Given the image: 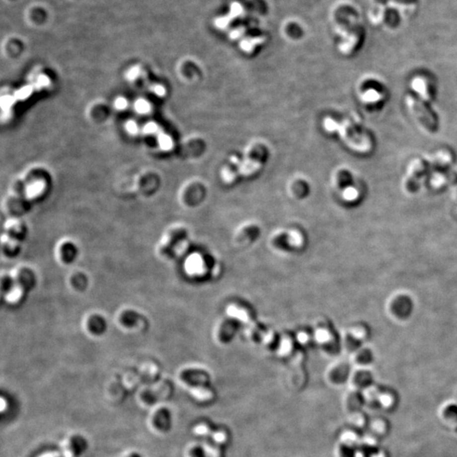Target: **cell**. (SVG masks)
Masks as SVG:
<instances>
[{"label":"cell","mask_w":457,"mask_h":457,"mask_svg":"<svg viewBox=\"0 0 457 457\" xmlns=\"http://www.w3.org/2000/svg\"><path fill=\"white\" fill-rule=\"evenodd\" d=\"M315 342L328 355L339 353L342 346L341 339L334 330L333 324L326 317H317L313 325Z\"/></svg>","instance_id":"cell-1"},{"label":"cell","mask_w":457,"mask_h":457,"mask_svg":"<svg viewBox=\"0 0 457 457\" xmlns=\"http://www.w3.org/2000/svg\"><path fill=\"white\" fill-rule=\"evenodd\" d=\"M323 125L327 132H337L338 134H340V137L346 142V144L356 151L368 152L371 149V141L365 135L361 137L359 135L352 137L349 136L350 125L348 122L340 123L332 118L326 117L323 120Z\"/></svg>","instance_id":"cell-2"},{"label":"cell","mask_w":457,"mask_h":457,"mask_svg":"<svg viewBox=\"0 0 457 457\" xmlns=\"http://www.w3.org/2000/svg\"><path fill=\"white\" fill-rule=\"evenodd\" d=\"M239 323L230 317L219 320L214 328V339L220 346H226L231 342L237 333Z\"/></svg>","instance_id":"cell-3"},{"label":"cell","mask_w":457,"mask_h":457,"mask_svg":"<svg viewBox=\"0 0 457 457\" xmlns=\"http://www.w3.org/2000/svg\"><path fill=\"white\" fill-rule=\"evenodd\" d=\"M406 103L411 113L414 114L415 117L420 121L425 128L428 129L430 132H434L437 130V120L434 117V114L426 108L424 104L416 100L414 97L407 96L406 97Z\"/></svg>","instance_id":"cell-4"},{"label":"cell","mask_w":457,"mask_h":457,"mask_svg":"<svg viewBox=\"0 0 457 457\" xmlns=\"http://www.w3.org/2000/svg\"><path fill=\"white\" fill-rule=\"evenodd\" d=\"M181 380L190 386V391L210 387L211 378L203 369H186L181 373Z\"/></svg>","instance_id":"cell-5"},{"label":"cell","mask_w":457,"mask_h":457,"mask_svg":"<svg viewBox=\"0 0 457 457\" xmlns=\"http://www.w3.org/2000/svg\"><path fill=\"white\" fill-rule=\"evenodd\" d=\"M305 362L306 355L302 349H299L297 353L291 358V377L292 382L298 387H303L306 383Z\"/></svg>","instance_id":"cell-6"},{"label":"cell","mask_w":457,"mask_h":457,"mask_svg":"<svg viewBox=\"0 0 457 457\" xmlns=\"http://www.w3.org/2000/svg\"><path fill=\"white\" fill-rule=\"evenodd\" d=\"M260 234L258 226L255 225L243 226L234 233V241L238 247H247L256 241Z\"/></svg>","instance_id":"cell-7"},{"label":"cell","mask_w":457,"mask_h":457,"mask_svg":"<svg viewBox=\"0 0 457 457\" xmlns=\"http://www.w3.org/2000/svg\"><path fill=\"white\" fill-rule=\"evenodd\" d=\"M426 165L422 159L412 161L408 169L407 176L404 180V186L408 192H414L418 186V181L425 171Z\"/></svg>","instance_id":"cell-8"},{"label":"cell","mask_w":457,"mask_h":457,"mask_svg":"<svg viewBox=\"0 0 457 457\" xmlns=\"http://www.w3.org/2000/svg\"><path fill=\"white\" fill-rule=\"evenodd\" d=\"M226 314L227 317H230L232 319L237 321L238 323H243L245 325L256 321L251 309L249 308L248 306L238 303L229 304L226 307Z\"/></svg>","instance_id":"cell-9"},{"label":"cell","mask_w":457,"mask_h":457,"mask_svg":"<svg viewBox=\"0 0 457 457\" xmlns=\"http://www.w3.org/2000/svg\"><path fill=\"white\" fill-rule=\"evenodd\" d=\"M351 369L346 362H339L330 366L327 371V378L329 382L334 384H342L349 380Z\"/></svg>","instance_id":"cell-10"},{"label":"cell","mask_w":457,"mask_h":457,"mask_svg":"<svg viewBox=\"0 0 457 457\" xmlns=\"http://www.w3.org/2000/svg\"><path fill=\"white\" fill-rule=\"evenodd\" d=\"M299 349L300 348L297 345L295 335L290 333H285L280 335V342H279V346L276 350V353H277L278 357H281V358L291 359Z\"/></svg>","instance_id":"cell-11"},{"label":"cell","mask_w":457,"mask_h":457,"mask_svg":"<svg viewBox=\"0 0 457 457\" xmlns=\"http://www.w3.org/2000/svg\"><path fill=\"white\" fill-rule=\"evenodd\" d=\"M414 304L411 299L406 295H400L394 298L392 302V311L396 317H400L401 319H405L411 316L413 311Z\"/></svg>","instance_id":"cell-12"},{"label":"cell","mask_w":457,"mask_h":457,"mask_svg":"<svg viewBox=\"0 0 457 457\" xmlns=\"http://www.w3.org/2000/svg\"><path fill=\"white\" fill-rule=\"evenodd\" d=\"M286 232L289 251H299L304 249L306 246V239L300 229L291 228Z\"/></svg>","instance_id":"cell-13"},{"label":"cell","mask_w":457,"mask_h":457,"mask_svg":"<svg viewBox=\"0 0 457 457\" xmlns=\"http://www.w3.org/2000/svg\"><path fill=\"white\" fill-rule=\"evenodd\" d=\"M236 166L238 167V169H236L237 175L240 174L244 176H248V175L254 174L255 172L260 169L262 162L257 157H246V159L243 160L241 163L238 160L236 162Z\"/></svg>","instance_id":"cell-14"},{"label":"cell","mask_w":457,"mask_h":457,"mask_svg":"<svg viewBox=\"0 0 457 457\" xmlns=\"http://www.w3.org/2000/svg\"><path fill=\"white\" fill-rule=\"evenodd\" d=\"M297 345L302 350L309 349L314 346V332L313 329L309 328H302L295 334Z\"/></svg>","instance_id":"cell-15"},{"label":"cell","mask_w":457,"mask_h":457,"mask_svg":"<svg viewBox=\"0 0 457 457\" xmlns=\"http://www.w3.org/2000/svg\"><path fill=\"white\" fill-rule=\"evenodd\" d=\"M269 246L278 252H288L287 246V232L285 230H279L272 234L269 240Z\"/></svg>","instance_id":"cell-16"},{"label":"cell","mask_w":457,"mask_h":457,"mask_svg":"<svg viewBox=\"0 0 457 457\" xmlns=\"http://www.w3.org/2000/svg\"><path fill=\"white\" fill-rule=\"evenodd\" d=\"M280 335L274 329H266L261 339L260 345L264 350L268 352H276L279 342H280Z\"/></svg>","instance_id":"cell-17"},{"label":"cell","mask_w":457,"mask_h":457,"mask_svg":"<svg viewBox=\"0 0 457 457\" xmlns=\"http://www.w3.org/2000/svg\"><path fill=\"white\" fill-rule=\"evenodd\" d=\"M347 333L351 334L352 336L359 340L360 342L363 343L367 340H369L370 335H371V329L367 323L363 322H358V323L352 324Z\"/></svg>","instance_id":"cell-18"},{"label":"cell","mask_w":457,"mask_h":457,"mask_svg":"<svg viewBox=\"0 0 457 457\" xmlns=\"http://www.w3.org/2000/svg\"><path fill=\"white\" fill-rule=\"evenodd\" d=\"M244 329V334L246 339L251 341V342L259 343L260 344L261 339L263 337V333L266 329L261 325L260 323L254 321L252 323H249L247 325H245Z\"/></svg>","instance_id":"cell-19"},{"label":"cell","mask_w":457,"mask_h":457,"mask_svg":"<svg viewBox=\"0 0 457 457\" xmlns=\"http://www.w3.org/2000/svg\"><path fill=\"white\" fill-rule=\"evenodd\" d=\"M353 382L355 385L360 389H367L375 384L374 376L371 373L367 370H359L353 376Z\"/></svg>","instance_id":"cell-20"},{"label":"cell","mask_w":457,"mask_h":457,"mask_svg":"<svg viewBox=\"0 0 457 457\" xmlns=\"http://www.w3.org/2000/svg\"><path fill=\"white\" fill-rule=\"evenodd\" d=\"M397 403V395L393 389L383 388L379 398V406L382 408L392 409Z\"/></svg>","instance_id":"cell-21"},{"label":"cell","mask_w":457,"mask_h":457,"mask_svg":"<svg viewBox=\"0 0 457 457\" xmlns=\"http://www.w3.org/2000/svg\"><path fill=\"white\" fill-rule=\"evenodd\" d=\"M152 419H156V423L153 424V427L156 425V429L159 431H164L169 429L170 427V413L166 409H158L153 413Z\"/></svg>","instance_id":"cell-22"},{"label":"cell","mask_w":457,"mask_h":457,"mask_svg":"<svg viewBox=\"0 0 457 457\" xmlns=\"http://www.w3.org/2000/svg\"><path fill=\"white\" fill-rule=\"evenodd\" d=\"M346 404L349 410L352 412L361 411V409L363 408L366 404L364 394L359 391L352 392L351 394H348V397L346 399Z\"/></svg>","instance_id":"cell-23"},{"label":"cell","mask_w":457,"mask_h":457,"mask_svg":"<svg viewBox=\"0 0 457 457\" xmlns=\"http://www.w3.org/2000/svg\"><path fill=\"white\" fill-rule=\"evenodd\" d=\"M457 182V174L456 173H446V174H436L432 178V186L434 187H441V186L448 185L450 183Z\"/></svg>","instance_id":"cell-24"},{"label":"cell","mask_w":457,"mask_h":457,"mask_svg":"<svg viewBox=\"0 0 457 457\" xmlns=\"http://www.w3.org/2000/svg\"><path fill=\"white\" fill-rule=\"evenodd\" d=\"M355 353V360L361 365H369L374 362V352L369 348L361 347Z\"/></svg>","instance_id":"cell-25"},{"label":"cell","mask_w":457,"mask_h":457,"mask_svg":"<svg viewBox=\"0 0 457 457\" xmlns=\"http://www.w3.org/2000/svg\"><path fill=\"white\" fill-rule=\"evenodd\" d=\"M340 439H341V443L354 446V447L359 446L363 440L360 434L354 430H347V431L344 432L341 434Z\"/></svg>","instance_id":"cell-26"},{"label":"cell","mask_w":457,"mask_h":457,"mask_svg":"<svg viewBox=\"0 0 457 457\" xmlns=\"http://www.w3.org/2000/svg\"><path fill=\"white\" fill-rule=\"evenodd\" d=\"M372 434L375 438L385 436L388 431V424L383 419H376L370 424Z\"/></svg>","instance_id":"cell-27"},{"label":"cell","mask_w":457,"mask_h":457,"mask_svg":"<svg viewBox=\"0 0 457 457\" xmlns=\"http://www.w3.org/2000/svg\"><path fill=\"white\" fill-rule=\"evenodd\" d=\"M341 343L344 347L346 349V351H348L349 352H353V353L357 352V350H359L363 345V343L355 339L347 332L341 340Z\"/></svg>","instance_id":"cell-28"},{"label":"cell","mask_w":457,"mask_h":457,"mask_svg":"<svg viewBox=\"0 0 457 457\" xmlns=\"http://www.w3.org/2000/svg\"><path fill=\"white\" fill-rule=\"evenodd\" d=\"M452 156L449 152H440L433 157L432 164H433V167H435V168L445 167L449 163H452Z\"/></svg>","instance_id":"cell-29"},{"label":"cell","mask_w":457,"mask_h":457,"mask_svg":"<svg viewBox=\"0 0 457 457\" xmlns=\"http://www.w3.org/2000/svg\"><path fill=\"white\" fill-rule=\"evenodd\" d=\"M351 421L352 424L358 429H363L369 425V418L367 417V415L363 413V411H358L352 412L351 416Z\"/></svg>","instance_id":"cell-30"},{"label":"cell","mask_w":457,"mask_h":457,"mask_svg":"<svg viewBox=\"0 0 457 457\" xmlns=\"http://www.w3.org/2000/svg\"><path fill=\"white\" fill-rule=\"evenodd\" d=\"M45 188V184L42 180H36L31 183L26 189V194L29 198H34L39 196Z\"/></svg>","instance_id":"cell-31"},{"label":"cell","mask_w":457,"mask_h":457,"mask_svg":"<svg viewBox=\"0 0 457 457\" xmlns=\"http://www.w3.org/2000/svg\"><path fill=\"white\" fill-rule=\"evenodd\" d=\"M223 445L210 440V442L206 445V456L207 457H222Z\"/></svg>","instance_id":"cell-32"},{"label":"cell","mask_w":457,"mask_h":457,"mask_svg":"<svg viewBox=\"0 0 457 457\" xmlns=\"http://www.w3.org/2000/svg\"><path fill=\"white\" fill-rule=\"evenodd\" d=\"M215 431V430L213 429L211 425L206 423H202L198 425H196L193 429L194 434L198 437L202 438H210Z\"/></svg>","instance_id":"cell-33"},{"label":"cell","mask_w":457,"mask_h":457,"mask_svg":"<svg viewBox=\"0 0 457 457\" xmlns=\"http://www.w3.org/2000/svg\"><path fill=\"white\" fill-rule=\"evenodd\" d=\"M444 417L453 423H457V403L449 404L444 409Z\"/></svg>","instance_id":"cell-34"},{"label":"cell","mask_w":457,"mask_h":457,"mask_svg":"<svg viewBox=\"0 0 457 457\" xmlns=\"http://www.w3.org/2000/svg\"><path fill=\"white\" fill-rule=\"evenodd\" d=\"M157 143H158L160 148L164 150V151L171 150L173 149V146H174V143H173L171 137H169V135L163 133V132L159 133L157 136Z\"/></svg>","instance_id":"cell-35"},{"label":"cell","mask_w":457,"mask_h":457,"mask_svg":"<svg viewBox=\"0 0 457 457\" xmlns=\"http://www.w3.org/2000/svg\"><path fill=\"white\" fill-rule=\"evenodd\" d=\"M357 447L354 446H348L345 444L341 443L340 449H339V453L340 457H357Z\"/></svg>","instance_id":"cell-36"},{"label":"cell","mask_w":457,"mask_h":457,"mask_svg":"<svg viewBox=\"0 0 457 457\" xmlns=\"http://www.w3.org/2000/svg\"><path fill=\"white\" fill-rule=\"evenodd\" d=\"M134 109L138 114H148L150 111L151 107H150V104H149L148 101L143 99V98H140V99H137L135 102Z\"/></svg>","instance_id":"cell-37"},{"label":"cell","mask_w":457,"mask_h":457,"mask_svg":"<svg viewBox=\"0 0 457 457\" xmlns=\"http://www.w3.org/2000/svg\"><path fill=\"white\" fill-rule=\"evenodd\" d=\"M342 195L345 200L352 202V201H355L357 199V197L359 196V192L354 187H348L343 192Z\"/></svg>","instance_id":"cell-38"},{"label":"cell","mask_w":457,"mask_h":457,"mask_svg":"<svg viewBox=\"0 0 457 457\" xmlns=\"http://www.w3.org/2000/svg\"><path fill=\"white\" fill-rule=\"evenodd\" d=\"M32 92V86H23L22 88L19 89L14 95V97L17 99H26L31 95Z\"/></svg>","instance_id":"cell-39"},{"label":"cell","mask_w":457,"mask_h":457,"mask_svg":"<svg viewBox=\"0 0 457 457\" xmlns=\"http://www.w3.org/2000/svg\"><path fill=\"white\" fill-rule=\"evenodd\" d=\"M22 295L23 292L21 288L20 287H15L8 295V300L9 302H11V303H15V302L20 300L21 297H22Z\"/></svg>","instance_id":"cell-40"},{"label":"cell","mask_w":457,"mask_h":457,"mask_svg":"<svg viewBox=\"0 0 457 457\" xmlns=\"http://www.w3.org/2000/svg\"><path fill=\"white\" fill-rule=\"evenodd\" d=\"M14 98L15 97H12V96H9V95H5L3 96L1 98V106H2V109L4 110H8V109L11 107L14 103Z\"/></svg>","instance_id":"cell-41"},{"label":"cell","mask_w":457,"mask_h":457,"mask_svg":"<svg viewBox=\"0 0 457 457\" xmlns=\"http://www.w3.org/2000/svg\"><path fill=\"white\" fill-rule=\"evenodd\" d=\"M143 132L148 135L156 134L158 132V126L154 122H149L143 127Z\"/></svg>","instance_id":"cell-42"},{"label":"cell","mask_w":457,"mask_h":457,"mask_svg":"<svg viewBox=\"0 0 457 457\" xmlns=\"http://www.w3.org/2000/svg\"><path fill=\"white\" fill-rule=\"evenodd\" d=\"M126 129L127 132L132 135L137 134V133H138V130H139L137 122L132 120H129V121L126 122Z\"/></svg>","instance_id":"cell-43"},{"label":"cell","mask_w":457,"mask_h":457,"mask_svg":"<svg viewBox=\"0 0 457 457\" xmlns=\"http://www.w3.org/2000/svg\"><path fill=\"white\" fill-rule=\"evenodd\" d=\"M140 74L141 69L138 66H134L130 71H128L127 74H126V78L130 80H134L139 76Z\"/></svg>","instance_id":"cell-44"},{"label":"cell","mask_w":457,"mask_h":457,"mask_svg":"<svg viewBox=\"0 0 457 457\" xmlns=\"http://www.w3.org/2000/svg\"><path fill=\"white\" fill-rule=\"evenodd\" d=\"M188 456L189 457H207L206 452L198 446L190 449Z\"/></svg>","instance_id":"cell-45"},{"label":"cell","mask_w":457,"mask_h":457,"mask_svg":"<svg viewBox=\"0 0 457 457\" xmlns=\"http://www.w3.org/2000/svg\"><path fill=\"white\" fill-rule=\"evenodd\" d=\"M128 104V102L123 97H119L114 100V107L119 110H123L126 109Z\"/></svg>","instance_id":"cell-46"},{"label":"cell","mask_w":457,"mask_h":457,"mask_svg":"<svg viewBox=\"0 0 457 457\" xmlns=\"http://www.w3.org/2000/svg\"><path fill=\"white\" fill-rule=\"evenodd\" d=\"M49 78L48 76H46L44 75H42L40 76H38L37 80V86L40 88H43V87H46L49 85Z\"/></svg>","instance_id":"cell-47"},{"label":"cell","mask_w":457,"mask_h":457,"mask_svg":"<svg viewBox=\"0 0 457 457\" xmlns=\"http://www.w3.org/2000/svg\"><path fill=\"white\" fill-rule=\"evenodd\" d=\"M152 91L158 97H163L166 93L165 88L161 85H154L152 86Z\"/></svg>","instance_id":"cell-48"},{"label":"cell","mask_w":457,"mask_h":457,"mask_svg":"<svg viewBox=\"0 0 457 457\" xmlns=\"http://www.w3.org/2000/svg\"><path fill=\"white\" fill-rule=\"evenodd\" d=\"M372 457H388V456L385 452L380 450L379 452H376Z\"/></svg>","instance_id":"cell-49"}]
</instances>
